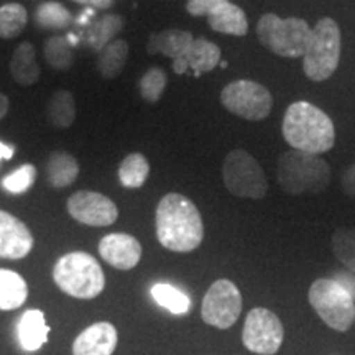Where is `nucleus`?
<instances>
[{
	"label": "nucleus",
	"instance_id": "nucleus-1",
	"mask_svg": "<svg viewBox=\"0 0 355 355\" xmlns=\"http://www.w3.org/2000/svg\"><path fill=\"white\" fill-rule=\"evenodd\" d=\"M158 242L166 250L188 254L202 243L204 224L201 212L189 198L168 193L158 202L155 212Z\"/></svg>",
	"mask_w": 355,
	"mask_h": 355
},
{
	"label": "nucleus",
	"instance_id": "nucleus-2",
	"mask_svg": "<svg viewBox=\"0 0 355 355\" xmlns=\"http://www.w3.org/2000/svg\"><path fill=\"white\" fill-rule=\"evenodd\" d=\"M283 139L293 150L326 153L336 144V128L324 110L308 101L293 102L283 117Z\"/></svg>",
	"mask_w": 355,
	"mask_h": 355
},
{
	"label": "nucleus",
	"instance_id": "nucleus-3",
	"mask_svg": "<svg viewBox=\"0 0 355 355\" xmlns=\"http://www.w3.org/2000/svg\"><path fill=\"white\" fill-rule=\"evenodd\" d=\"M278 183L288 194H321L331 184V168L319 155L290 150L278 159Z\"/></svg>",
	"mask_w": 355,
	"mask_h": 355
},
{
	"label": "nucleus",
	"instance_id": "nucleus-4",
	"mask_svg": "<svg viewBox=\"0 0 355 355\" xmlns=\"http://www.w3.org/2000/svg\"><path fill=\"white\" fill-rule=\"evenodd\" d=\"M53 279L66 295L94 300L104 291L105 275L99 261L86 252H69L56 261Z\"/></svg>",
	"mask_w": 355,
	"mask_h": 355
},
{
	"label": "nucleus",
	"instance_id": "nucleus-5",
	"mask_svg": "<svg viewBox=\"0 0 355 355\" xmlns=\"http://www.w3.org/2000/svg\"><path fill=\"white\" fill-rule=\"evenodd\" d=\"M257 38L273 55L303 58L313 38V28L303 19H279L275 13H266L257 24Z\"/></svg>",
	"mask_w": 355,
	"mask_h": 355
},
{
	"label": "nucleus",
	"instance_id": "nucleus-6",
	"mask_svg": "<svg viewBox=\"0 0 355 355\" xmlns=\"http://www.w3.org/2000/svg\"><path fill=\"white\" fill-rule=\"evenodd\" d=\"M343 51L340 30L336 20L324 17L313 28V38L303 56V71L308 79L321 83L336 73Z\"/></svg>",
	"mask_w": 355,
	"mask_h": 355
},
{
	"label": "nucleus",
	"instance_id": "nucleus-7",
	"mask_svg": "<svg viewBox=\"0 0 355 355\" xmlns=\"http://www.w3.org/2000/svg\"><path fill=\"white\" fill-rule=\"evenodd\" d=\"M309 304L326 326L337 332H347L355 321L354 295L343 283L319 278L308 293Z\"/></svg>",
	"mask_w": 355,
	"mask_h": 355
},
{
	"label": "nucleus",
	"instance_id": "nucleus-8",
	"mask_svg": "<svg viewBox=\"0 0 355 355\" xmlns=\"http://www.w3.org/2000/svg\"><path fill=\"white\" fill-rule=\"evenodd\" d=\"M222 180L230 194L237 198L261 199L266 196L268 181L260 163L245 150H232L222 163Z\"/></svg>",
	"mask_w": 355,
	"mask_h": 355
},
{
	"label": "nucleus",
	"instance_id": "nucleus-9",
	"mask_svg": "<svg viewBox=\"0 0 355 355\" xmlns=\"http://www.w3.org/2000/svg\"><path fill=\"white\" fill-rule=\"evenodd\" d=\"M220 102L230 114L250 122L265 121L273 107V97L268 89L248 79L229 83L222 89Z\"/></svg>",
	"mask_w": 355,
	"mask_h": 355
},
{
	"label": "nucleus",
	"instance_id": "nucleus-10",
	"mask_svg": "<svg viewBox=\"0 0 355 355\" xmlns=\"http://www.w3.org/2000/svg\"><path fill=\"white\" fill-rule=\"evenodd\" d=\"M285 329L279 318L266 308H255L247 314L242 343L257 355H275L282 349Z\"/></svg>",
	"mask_w": 355,
	"mask_h": 355
},
{
	"label": "nucleus",
	"instance_id": "nucleus-11",
	"mask_svg": "<svg viewBox=\"0 0 355 355\" xmlns=\"http://www.w3.org/2000/svg\"><path fill=\"white\" fill-rule=\"evenodd\" d=\"M242 313V295L230 279H217L204 295L202 321L217 329H229Z\"/></svg>",
	"mask_w": 355,
	"mask_h": 355
},
{
	"label": "nucleus",
	"instance_id": "nucleus-12",
	"mask_svg": "<svg viewBox=\"0 0 355 355\" xmlns=\"http://www.w3.org/2000/svg\"><path fill=\"white\" fill-rule=\"evenodd\" d=\"M69 216L92 227H107L119 219V207L112 199L97 191H78L68 199Z\"/></svg>",
	"mask_w": 355,
	"mask_h": 355
},
{
	"label": "nucleus",
	"instance_id": "nucleus-13",
	"mask_svg": "<svg viewBox=\"0 0 355 355\" xmlns=\"http://www.w3.org/2000/svg\"><path fill=\"white\" fill-rule=\"evenodd\" d=\"M32 230L19 217L0 209V259L20 260L32 252Z\"/></svg>",
	"mask_w": 355,
	"mask_h": 355
},
{
	"label": "nucleus",
	"instance_id": "nucleus-14",
	"mask_svg": "<svg viewBox=\"0 0 355 355\" xmlns=\"http://www.w3.org/2000/svg\"><path fill=\"white\" fill-rule=\"evenodd\" d=\"M99 255L117 270L135 268L141 259V245L130 234H107L99 242Z\"/></svg>",
	"mask_w": 355,
	"mask_h": 355
},
{
	"label": "nucleus",
	"instance_id": "nucleus-15",
	"mask_svg": "<svg viewBox=\"0 0 355 355\" xmlns=\"http://www.w3.org/2000/svg\"><path fill=\"white\" fill-rule=\"evenodd\" d=\"M119 332L114 324L101 321L86 327L73 343V355H112Z\"/></svg>",
	"mask_w": 355,
	"mask_h": 355
},
{
	"label": "nucleus",
	"instance_id": "nucleus-16",
	"mask_svg": "<svg viewBox=\"0 0 355 355\" xmlns=\"http://www.w3.org/2000/svg\"><path fill=\"white\" fill-rule=\"evenodd\" d=\"M48 336H50V326L43 311L28 309L21 314L17 322V337L25 352H38L48 343Z\"/></svg>",
	"mask_w": 355,
	"mask_h": 355
},
{
	"label": "nucleus",
	"instance_id": "nucleus-17",
	"mask_svg": "<svg viewBox=\"0 0 355 355\" xmlns=\"http://www.w3.org/2000/svg\"><path fill=\"white\" fill-rule=\"evenodd\" d=\"M193 42V33L186 32V30H163V32L153 33L150 37L148 44H146V51L150 55L162 53V55L171 58V60H176V58L184 56L188 53Z\"/></svg>",
	"mask_w": 355,
	"mask_h": 355
},
{
	"label": "nucleus",
	"instance_id": "nucleus-18",
	"mask_svg": "<svg viewBox=\"0 0 355 355\" xmlns=\"http://www.w3.org/2000/svg\"><path fill=\"white\" fill-rule=\"evenodd\" d=\"M207 24L214 32L232 35V37H245L248 32V21L245 12L235 3L225 2L207 15Z\"/></svg>",
	"mask_w": 355,
	"mask_h": 355
},
{
	"label": "nucleus",
	"instance_id": "nucleus-19",
	"mask_svg": "<svg viewBox=\"0 0 355 355\" xmlns=\"http://www.w3.org/2000/svg\"><path fill=\"white\" fill-rule=\"evenodd\" d=\"M10 73L13 81L20 86H32L40 79V66L37 63V51L32 43L24 42L17 46L10 60Z\"/></svg>",
	"mask_w": 355,
	"mask_h": 355
},
{
	"label": "nucleus",
	"instance_id": "nucleus-20",
	"mask_svg": "<svg viewBox=\"0 0 355 355\" xmlns=\"http://www.w3.org/2000/svg\"><path fill=\"white\" fill-rule=\"evenodd\" d=\"M46 180L53 188H68L78 180L79 163L73 155L68 152H55L50 155L46 162Z\"/></svg>",
	"mask_w": 355,
	"mask_h": 355
},
{
	"label": "nucleus",
	"instance_id": "nucleus-21",
	"mask_svg": "<svg viewBox=\"0 0 355 355\" xmlns=\"http://www.w3.org/2000/svg\"><path fill=\"white\" fill-rule=\"evenodd\" d=\"M28 298V285L20 273L0 268V311L19 309Z\"/></svg>",
	"mask_w": 355,
	"mask_h": 355
},
{
	"label": "nucleus",
	"instance_id": "nucleus-22",
	"mask_svg": "<svg viewBox=\"0 0 355 355\" xmlns=\"http://www.w3.org/2000/svg\"><path fill=\"white\" fill-rule=\"evenodd\" d=\"M189 69H193L194 76L201 78L204 73H211L220 63V48L216 43L204 38H194L188 53L184 55Z\"/></svg>",
	"mask_w": 355,
	"mask_h": 355
},
{
	"label": "nucleus",
	"instance_id": "nucleus-23",
	"mask_svg": "<svg viewBox=\"0 0 355 355\" xmlns=\"http://www.w3.org/2000/svg\"><path fill=\"white\" fill-rule=\"evenodd\" d=\"M128 53H130V48H128L125 40H114L104 50L99 51L97 71H99L101 76L104 79H115L121 76L127 64Z\"/></svg>",
	"mask_w": 355,
	"mask_h": 355
},
{
	"label": "nucleus",
	"instance_id": "nucleus-24",
	"mask_svg": "<svg viewBox=\"0 0 355 355\" xmlns=\"http://www.w3.org/2000/svg\"><path fill=\"white\" fill-rule=\"evenodd\" d=\"M123 28V19L121 15H114V13H107L102 19L96 21L94 25L89 26L86 33V43L89 48L94 51H102L107 44H110L121 33Z\"/></svg>",
	"mask_w": 355,
	"mask_h": 355
},
{
	"label": "nucleus",
	"instance_id": "nucleus-25",
	"mask_svg": "<svg viewBox=\"0 0 355 355\" xmlns=\"http://www.w3.org/2000/svg\"><path fill=\"white\" fill-rule=\"evenodd\" d=\"M48 122L56 128H69L76 121V101L73 94L60 89L51 96L46 107Z\"/></svg>",
	"mask_w": 355,
	"mask_h": 355
},
{
	"label": "nucleus",
	"instance_id": "nucleus-26",
	"mask_svg": "<svg viewBox=\"0 0 355 355\" xmlns=\"http://www.w3.org/2000/svg\"><path fill=\"white\" fill-rule=\"evenodd\" d=\"M150 175V163L141 153H130L119 166V180L123 188L139 189Z\"/></svg>",
	"mask_w": 355,
	"mask_h": 355
},
{
	"label": "nucleus",
	"instance_id": "nucleus-27",
	"mask_svg": "<svg viewBox=\"0 0 355 355\" xmlns=\"http://www.w3.org/2000/svg\"><path fill=\"white\" fill-rule=\"evenodd\" d=\"M152 296L157 304L170 311L173 314H188L191 309V300L184 291L168 283H157L152 286Z\"/></svg>",
	"mask_w": 355,
	"mask_h": 355
},
{
	"label": "nucleus",
	"instance_id": "nucleus-28",
	"mask_svg": "<svg viewBox=\"0 0 355 355\" xmlns=\"http://www.w3.org/2000/svg\"><path fill=\"white\" fill-rule=\"evenodd\" d=\"M35 21L44 30H64L73 21V15L60 2H44L35 10Z\"/></svg>",
	"mask_w": 355,
	"mask_h": 355
},
{
	"label": "nucleus",
	"instance_id": "nucleus-29",
	"mask_svg": "<svg viewBox=\"0 0 355 355\" xmlns=\"http://www.w3.org/2000/svg\"><path fill=\"white\" fill-rule=\"evenodd\" d=\"M28 24V13L20 3H6L0 7V38L12 40L24 32Z\"/></svg>",
	"mask_w": 355,
	"mask_h": 355
},
{
	"label": "nucleus",
	"instance_id": "nucleus-30",
	"mask_svg": "<svg viewBox=\"0 0 355 355\" xmlns=\"http://www.w3.org/2000/svg\"><path fill=\"white\" fill-rule=\"evenodd\" d=\"M44 60L56 71H68L74 63V51L64 37H51L44 43Z\"/></svg>",
	"mask_w": 355,
	"mask_h": 355
},
{
	"label": "nucleus",
	"instance_id": "nucleus-31",
	"mask_svg": "<svg viewBox=\"0 0 355 355\" xmlns=\"http://www.w3.org/2000/svg\"><path fill=\"white\" fill-rule=\"evenodd\" d=\"M332 252L345 268L355 273V229H337L332 235Z\"/></svg>",
	"mask_w": 355,
	"mask_h": 355
},
{
	"label": "nucleus",
	"instance_id": "nucleus-32",
	"mask_svg": "<svg viewBox=\"0 0 355 355\" xmlns=\"http://www.w3.org/2000/svg\"><path fill=\"white\" fill-rule=\"evenodd\" d=\"M166 83H168V76L165 69L155 66V68H150L148 71H145V74L140 78V83H139L141 99L146 102H152V104L158 102L162 99L163 92H165Z\"/></svg>",
	"mask_w": 355,
	"mask_h": 355
},
{
	"label": "nucleus",
	"instance_id": "nucleus-33",
	"mask_svg": "<svg viewBox=\"0 0 355 355\" xmlns=\"http://www.w3.org/2000/svg\"><path fill=\"white\" fill-rule=\"evenodd\" d=\"M35 178H37V168L26 163V165H21L19 170L3 178L2 188L12 194H21L32 188Z\"/></svg>",
	"mask_w": 355,
	"mask_h": 355
},
{
	"label": "nucleus",
	"instance_id": "nucleus-34",
	"mask_svg": "<svg viewBox=\"0 0 355 355\" xmlns=\"http://www.w3.org/2000/svg\"><path fill=\"white\" fill-rule=\"evenodd\" d=\"M225 2H229V0H188L186 10L193 17H207L212 10H216L217 7Z\"/></svg>",
	"mask_w": 355,
	"mask_h": 355
},
{
	"label": "nucleus",
	"instance_id": "nucleus-35",
	"mask_svg": "<svg viewBox=\"0 0 355 355\" xmlns=\"http://www.w3.org/2000/svg\"><path fill=\"white\" fill-rule=\"evenodd\" d=\"M343 189L349 198L355 199V163L343 175Z\"/></svg>",
	"mask_w": 355,
	"mask_h": 355
},
{
	"label": "nucleus",
	"instance_id": "nucleus-36",
	"mask_svg": "<svg viewBox=\"0 0 355 355\" xmlns=\"http://www.w3.org/2000/svg\"><path fill=\"white\" fill-rule=\"evenodd\" d=\"M73 2L81 3V6L94 7V8H109V7H112V0H73Z\"/></svg>",
	"mask_w": 355,
	"mask_h": 355
},
{
	"label": "nucleus",
	"instance_id": "nucleus-37",
	"mask_svg": "<svg viewBox=\"0 0 355 355\" xmlns=\"http://www.w3.org/2000/svg\"><path fill=\"white\" fill-rule=\"evenodd\" d=\"M188 68H189L188 61H186L184 56L173 60V69H175L176 74H184L186 69H188Z\"/></svg>",
	"mask_w": 355,
	"mask_h": 355
},
{
	"label": "nucleus",
	"instance_id": "nucleus-38",
	"mask_svg": "<svg viewBox=\"0 0 355 355\" xmlns=\"http://www.w3.org/2000/svg\"><path fill=\"white\" fill-rule=\"evenodd\" d=\"M13 146L6 145L3 141H0V159H10L13 158Z\"/></svg>",
	"mask_w": 355,
	"mask_h": 355
},
{
	"label": "nucleus",
	"instance_id": "nucleus-39",
	"mask_svg": "<svg viewBox=\"0 0 355 355\" xmlns=\"http://www.w3.org/2000/svg\"><path fill=\"white\" fill-rule=\"evenodd\" d=\"M8 107H10V102H8V97L0 92V121L6 117L8 112Z\"/></svg>",
	"mask_w": 355,
	"mask_h": 355
},
{
	"label": "nucleus",
	"instance_id": "nucleus-40",
	"mask_svg": "<svg viewBox=\"0 0 355 355\" xmlns=\"http://www.w3.org/2000/svg\"><path fill=\"white\" fill-rule=\"evenodd\" d=\"M219 66H220V68H227V61H220V63H219Z\"/></svg>",
	"mask_w": 355,
	"mask_h": 355
}]
</instances>
